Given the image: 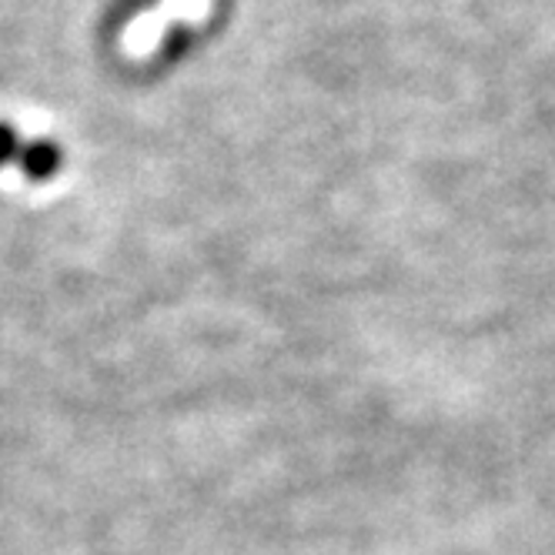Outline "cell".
<instances>
[{"label":"cell","mask_w":555,"mask_h":555,"mask_svg":"<svg viewBox=\"0 0 555 555\" xmlns=\"http://www.w3.org/2000/svg\"><path fill=\"white\" fill-rule=\"evenodd\" d=\"M211 14V0H162L157 8L138 14L121 34V48L131 57H151L162 51L168 30L202 24Z\"/></svg>","instance_id":"obj_1"},{"label":"cell","mask_w":555,"mask_h":555,"mask_svg":"<svg viewBox=\"0 0 555 555\" xmlns=\"http://www.w3.org/2000/svg\"><path fill=\"white\" fill-rule=\"evenodd\" d=\"M17 162L30 178H48L57 168V151L51 144H27V147H21Z\"/></svg>","instance_id":"obj_2"},{"label":"cell","mask_w":555,"mask_h":555,"mask_svg":"<svg viewBox=\"0 0 555 555\" xmlns=\"http://www.w3.org/2000/svg\"><path fill=\"white\" fill-rule=\"evenodd\" d=\"M21 141H17V134L11 131V128H0V165L4 162H17L21 157Z\"/></svg>","instance_id":"obj_3"}]
</instances>
